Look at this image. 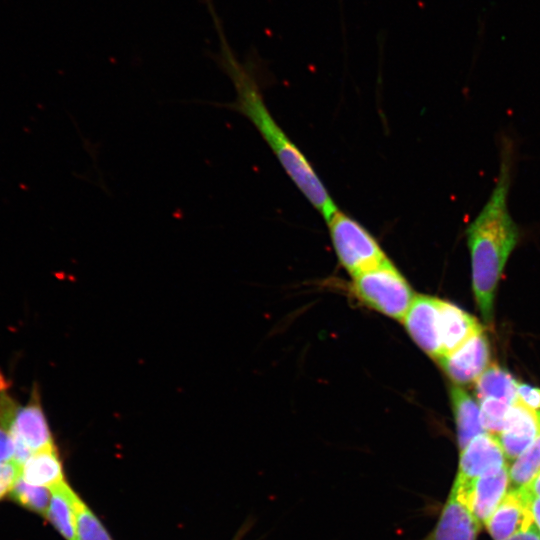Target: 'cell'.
I'll return each instance as SVG.
<instances>
[{
    "label": "cell",
    "mask_w": 540,
    "mask_h": 540,
    "mask_svg": "<svg viewBox=\"0 0 540 540\" xmlns=\"http://www.w3.org/2000/svg\"><path fill=\"white\" fill-rule=\"evenodd\" d=\"M219 39L213 55L218 67L229 77L235 99L226 106L246 117L257 129L296 186L326 221L338 211L334 201L306 159L269 112L252 68L241 62L225 37L213 0H204Z\"/></svg>",
    "instance_id": "1"
},
{
    "label": "cell",
    "mask_w": 540,
    "mask_h": 540,
    "mask_svg": "<svg viewBox=\"0 0 540 540\" xmlns=\"http://www.w3.org/2000/svg\"><path fill=\"white\" fill-rule=\"evenodd\" d=\"M500 165L487 202L467 226L472 286L478 308L486 322L492 320L496 287L506 262L520 238V229L508 208L515 164V146L509 136L500 139Z\"/></svg>",
    "instance_id": "2"
},
{
    "label": "cell",
    "mask_w": 540,
    "mask_h": 540,
    "mask_svg": "<svg viewBox=\"0 0 540 540\" xmlns=\"http://www.w3.org/2000/svg\"><path fill=\"white\" fill-rule=\"evenodd\" d=\"M327 223L339 262L352 277L389 261L376 239L350 216L336 211Z\"/></svg>",
    "instance_id": "3"
},
{
    "label": "cell",
    "mask_w": 540,
    "mask_h": 540,
    "mask_svg": "<svg viewBox=\"0 0 540 540\" xmlns=\"http://www.w3.org/2000/svg\"><path fill=\"white\" fill-rule=\"evenodd\" d=\"M353 290L367 306L399 321H403L415 297L390 261L353 277Z\"/></svg>",
    "instance_id": "4"
},
{
    "label": "cell",
    "mask_w": 540,
    "mask_h": 540,
    "mask_svg": "<svg viewBox=\"0 0 540 540\" xmlns=\"http://www.w3.org/2000/svg\"><path fill=\"white\" fill-rule=\"evenodd\" d=\"M506 460L497 436L488 432L476 436L460 451L458 472L451 490L466 504L472 483L500 470L507 465Z\"/></svg>",
    "instance_id": "5"
},
{
    "label": "cell",
    "mask_w": 540,
    "mask_h": 540,
    "mask_svg": "<svg viewBox=\"0 0 540 540\" xmlns=\"http://www.w3.org/2000/svg\"><path fill=\"white\" fill-rule=\"evenodd\" d=\"M39 396L33 388L28 403L17 406L8 425L16 444L14 461L20 465L32 453L55 447Z\"/></svg>",
    "instance_id": "6"
},
{
    "label": "cell",
    "mask_w": 540,
    "mask_h": 540,
    "mask_svg": "<svg viewBox=\"0 0 540 540\" xmlns=\"http://www.w3.org/2000/svg\"><path fill=\"white\" fill-rule=\"evenodd\" d=\"M403 322L409 335L425 353L436 360L442 357L438 298L415 295Z\"/></svg>",
    "instance_id": "7"
},
{
    "label": "cell",
    "mask_w": 540,
    "mask_h": 540,
    "mask_svg": "<svg viewBox=\"0 0 540 540\" xmlns=\"http://www.w3.org/2000/svg\"><path fill=\"white\" fill-rule=\"evenodd\" d=\"M490 356V344L482 331L437 361L453 382L464 385L479 378L489 366Z\"/></svg>",
    "instance_id": "8"
},
{
    "label": "cell",
    "mask_w": 540,
    "mask_h": 540,
    "mask_svg": "<svg viewBox=\"0 0 540 540\" xmlns=\"http://www.w3.org/2000/svg\"><path fill=\"white\" fill-rule=\"evenodd\" d=\"M527 487L511 488L484 524L494 540H506L534 524Z\"/></svg>",
    "instance_id": "9"
},
{
    "label": "cell",
    "mask_w": 540,
    "mask_h": 540,
    "mask_svg": "<svg viewBox=\"0 0 540 540\" xmlns=\"http://www.w3.org/2000/svg\"><path fill=\"white\" fill-rule=\"evenodd\" d=\"M540 436V410H533L517 399L508 410L505 424L497 436L506 459L515 460Z\"/></svg>",
    "instance_id": "10"
},
{
    "label": "cell",
    "mask_w": 540,
    "mask_h": 540,
    "mask_svg": "<svg viewBox=\"0 0 540 540\" xmlns=\"http://www.w3.org/2000/svg\"><path fill=\"white\" fill-rule=\"evenodd\" d=\"M481 524L451 490L434 528L423 540H476Z\"/></svg>",
    "instance_id": "11"
},
{
    "label": "cell",
    "mask_w": 540,
    "mask_h": 540,
    "mask_svg": "<svg viewBox=\"0 0 540 540\" xmlns=\"http://www.w3.org/2000/svg\"><path fill=\"white\" fill-rule=\"evenodd\" d=\"M509 484L508 464L472 483L466 504L481 525L486 523L501 503L508 492Z\"/></svg>",
    "instance_id": "12"
},
{
    "label": "cell",
    "mask_w": 540,
    "mask_h": 540,
    "mask_svg": "<svg viewBox=\"0 0 540 540\" xmlns=\"http://www.w3.org/2000/svg\"><path fill=\"white\" fill-rule=\"evenodd\" d=\"M439 311L442 356L456 350L469 338L483 331L475 317L453 303L439 299Z\"/></svg>",
    "instance_id": "13"
},
{
    "label": "cell",
    "mask_w": 540,
    "mask_h": 540,
    "mask_svg": "<svg viewBox=\"0 0 540 540\" xmlns=\"http://www.w3.org/2000/svg\"><path fill=\"white\" fill-rule=\"evenodd\" d=\"M456 423L459 450L464 449L476 436L486 432L481 423L480 407L475 399L459 386L450 389Z\"/></svg>",
    "instance_id": "14"
},
{
    "label": "cell",
    "mask_w": 540,
    "mask_h": 540,
    "mask_svg": "<svg viewBox=\"0 0 540 540\" xmlns=\"http://www.w3.org/2000/svg\"><path fill=\"white\" fill-rule=\"evenodd\" d=\"M20 477L26 482L52 489L65 481L55 447L32 453L21 465Z\"/></svg>",
    "instance_id": "15"
},
{
    "label": "cell",
    "mask_w": 540,
    "mask_h": 540,
    "mask_svg": "<svg viewBox=\"0 0 540 540\" xmlns=\"http://www.w3.org/2000/svg\"><path fill=\"white\" fill-rule=\"evenodd\" d=\"M517 384L507 370L494 363L475 381V391L480 401L494 398L512 404L517 399Z\"/></svg>",
    "instance_id": "16"
},
{
    "label": "cell",
    "mask_w": 540,
    "mask_h": 540,
    "mask_svg": "<svg viewBox=\"0 0 540 540\" xmlns=\"http://www.w3.org/2000/svg\"><path fill=\"white\" fill-rule=\"evenodd\" d=\"M72 491L66 481L50 489V503L45 516L65 540H77L75 514L71 502Z\"/></svg>",
    "instance_id": "17"
},
{
    "label": "cell",
    "mask_w": 540,
    "mask_h": 540,
    "mask_svg": "<svg viewBox=\"0 0 540 540\" xmlns=\"http://www.w3.org/2000/svg\"><path fill=\"white\" fill-rule=\"evenodd\" d=\"M540 474V436L509 467L512 488L528 486Z\"/></svg>",
    "instance_id": "18"
},
{
    "label": "cell",
    "mask_w": 540,
    "mask_h": 540,
    "mask_svg": "<svg viewBox=\"0 0 540 540\" xmlns=\"http://www.w3.org/2000/svg\"><path fill=\"white\" fill-rule=\"evenodd\" d=\"M71 502L75 514L77 540H112L97 516L74 490L71 493Z\"/></svg>",
    "instance_id": "19"
},
{
    "label": "cell",
    "mask_w": 540,
    "mask_h": 540,
    "mask_svg": "<svg viewBox=\"0 0 540 540\" xmlns=\"http://www.w3.org/2000/svg\"><path fill=\"white\" fill-rule=\"evenodd\" d=\"M8 497L22 508L46 516L51 493L49 489L30 484L19 477Z\"/></svg>",
    "instance_id": "20"
},
{
    "label": "cell",
    "mask_w": 540,
    "mask_h": 540,
    "mask_svg": "<svg viewBox=\"0 0 540 540\" xmlns=\"http://www.w3.org/2000/svg\"><path fill=\"white\" fill-rule=\"evenodd\" d=\"M510 405L511 404L494 398L481 400V423L486 432L495 436H498L501 433Z\"/></svg>",
    "instance_id": "21"
},
{
    "label": "cell",
    "mask_w": 540,
    "mask_h": 540,
    "mask_svg": "<svg viewBox=\"0 0 540 540\" xmlns=\"http://www.w3.org/2000/svg\"><path fill=\"white\" fill-rule=\"evenodd\" d=\"M20 471L21 465L15 461L0 464V500L9 496Z\"/></svg>",
    "instance_id": "22"
},
{
    "label": "cell",
    "mask_w": 540,
    "mask_h": 540,
    "mask_svg": "<svg viewBox=\"0 0 540 540\" xmlns=\"http://www.w3.org/2000/svg\"><path fill=\"white\" fill-rule=\"evenodd\" d=\"M517 400L530 409H540V388L518 382Z\"/></svg>",
    "instance_id": "23"
},
{
    "label": "cell",
    "mask_w": 540,
    "mask_h": 540,
    "mask_svg": "<svg viewBox=\"0 0 540 540\" xmlns=\"http://www.w3.org/2000/svg\"><path fill=\"white\" fill-rule=\"evenodd\" d=\"M16 444L11 433L0 425V464L15 460Z\"/></svg>",
    "instance_id": "24"
},
{
    "label": "cell",
    "mask_w": 540,
    "mask_h": 540,
    "mask_svg": "<svg viewBox=\"0 0 540 540\" xmlns=\"http://www.w3.org/2000/svg\"><path fill=\"white\" fill-rule=\"evenodd\" d=\"M506 540H540V530L534 523L529 528L517 532Z\"/></svg>",
    "instance_id": "25"
},
{
    "label": "cell",
    "mask_w": 540,
    "mask_h": 540,
    "mask_svg": "<svg viewBox=\"0 0 540 540\" xmlns=\"http://www.w3.org/2000/svg\"><path fill=\"white\" fill-rule=\"evenodd\" d=\"M530 509L533 515L534 523L540 530V498L533 495L531 496Z\"/></svg>",
    "instance_id": "26"
},
{
    "label": "cell",
    "mask_w": 540,
    "mask_h": 540,
    "mask_svg": "<svg viewBox=\"0 0 540 540\" xmlns=\"http://www.w3.org/2000/svg\"><path fill=\"white\" fill-rule=\"evenodd\" d=\"M535 497L540 498V474L528 485L525 486Z\"/></svg>",
    "instance_id": "27"
}]
</instances>
